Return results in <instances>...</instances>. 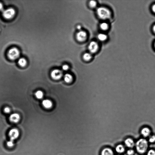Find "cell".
Wrapping results in <instances>:
<instances>
[{
  "label": "cell",
  "mask_w": 155,
  "mask_h": 155,
  "mask_svg": "<svg viewBox=\"0 0 155 155\" xmlns=\"http://www.w3.org/2000/svg\"><path fill=\"white\" fill-rule=\"evenodd\" d=\"M152 9L154 12L155 13V4L153 5L152 7Z\"/></svg>",
  "instance_id": "obj_29"
},
{
  "label": "cell",
  "mask_w": 155,
  "mask_h": 155,
  "mask_svg": "<svg viewBox=\"0 0 155 155\" xmlns=\"http://www.w3.org/2000/svg\"><path fill=\"white\" fill-rule=\"evenodd\" d=\"M18 63L22 67H23L26 66L27 64V61L26 59L24 58H19Z\"/></svg>",
  "instance_id": "obj_17"
},
{
  "label": "cell",
  "mask_w": 155,
  "mask_h": 155,
  "mask_svg": "<svg viewBox=\"0 0 155 155\" xmlns=\"http://www.w3.org/2000/svg\"><path fill=\"white\" fill-rule=\"evenodd\" d=\"M4 112L6 113V114H9L10 111H11V109H10L9 108V107H5V108H4Z\"/></svg>",
  "instance_id": "obj_26"
},
{
  "label": "cell",
  "mask_w": 155,
  "mask_h": 155,
  "mask_svg": "<svg viewBox=\"0 0 155 155\" xmlns=\"http://www.w3.org/2000/svg\"><path fill=\"white\" fill-rule=\"evenodd\" d=\"M92 58V55L90 53H86L83 56V58L86 61H90Z\"/></svg>",
  "instance_id": "obj_20"
},
{
  "label": "cell",
  "mask_w": 155,
  "mask_h": 155,
  "mask_svg": "<svg viewBox=\"0 0 155 155\" xmlns=\"http://www.w3.org/2000/svg\"><path fill=\"white\" fill-rule=\"evenodd\" d=\"M154 45V47H155V43Z\"/></svg>",
  "instance_id": "obj_32"
},
{
  "label": "cell",
  "mask_w": 155,
  "mask_h": 155,
  "mask_svg": "<svg viewBox=\"0 0 155 155\" xmlns=\"http://www.w3.org/2000/svg\"><path fill=\"white\" fill-rule=\"evenodd\" d=\"M153 29L154 32L155 33V25L153 26Z\"/></svg>",
  "instance_id": "obj_31"
},
{
  "label": "cell",
  "mask_w": 155,
  "mask_h": 155,
  "mask_svg": "<svg viewBox=\"0 0 155 155\" xmlns=\"http://www.w3.org/2000/svg\"><path fill=\"white\" fill-rule=\"evenodd\" d=\"M42 105L45 109H49L52 108L53 103L51 100L48 99H45L43 101Z\"/></svg>",
  "instance_id": "obj_11"
},
{
  "label": "cell",
  "mask_w": 155,
  "mask_h": 155,
  "mask_svg": "<svg viewBox=\"0 0 155 155\" xmlns=\"http://www.w3.org/2000/svg\"><path fill=\"white\" fill-rule=\"evenodd\" d=\"M116 152L118 153L122 154L125 151L124 147L122 145L120 144L117 145L115 148Z\"/></svg>",
  "instance_id": "obj_14"
},
{
  "label": "cell",
  "mask_w": 155,
  "mask_h": 155,
  "mask_svg": "<svg viewBox=\"0 0 155 155\" xmlns=\"http://www.w3.org/2000/svg\"><path fill=\"white\" fill-rule=\"evenodd\" d=\"M3 4L0 3V11H2L4 10L3 9Z\"/></svg>",
  "instance_id": "obj_28"
},
{
  "label": "cell",
  "mask_w": 155,
  "mask_h": 155,
  "mask_svg": "<svg viewBox=\"0 0 155 155\" xmlns=\"http://www.w3.org/2000/svg\"><path fill=\"white\" fill-rule=\"evenodd\" d=\"M20 119V115L17 113H14L10 115L9 117V120L12 122L17 123L18 122Z\"/></svg>",
  "instance_id": "obj_9"
},
{
  "label": "cell",
  "mask_w": 155,
  "mask_h": 155,
  "mask_svg": "<svg viewBox=\"0 0 155 155\" xmlns=\"http://www.w3.org/2000/svg\"><path fill=\"white\" fill-rule=\"evenodd\" d=\"M77 29L79 30L80 31L82 29V27L80 25H78L77 27Z\"/></svg>",
  "instance_id": "obj_30"
},
{
  "label": "cell",
  "mask_w": 155,
  "mask_h": 155,
  "mask_svg": "<svg viewBox=\"0 0 155 155\" xmlns=\"http://www.w3.org/2000/svg\"><path fill=\"white\" fill-rule=\"evenodd\" d=\"M120 155V154H118V155Z\"/></svg>",
  "instance_id": "obj_33"
},
{
  "label": "cell",
  "mask_w": 155,
  "mask_h": 155,
  "mask_svg": "<svg viewBox=\"0 0 155 155\" xmlns=\"http://www.w3.org/2000/svg\"><path fill=\"white\" fill-rule=\"evenodd\" d=\"M147 155H155V150L151 149L149 150L147 152Z\"/></svg>",
  "instance_id": "obj_24"
},
{
  "label": "cell",
  "mask_w": 155,
  "mask_h": 155,
  "mask_svg": "<svg viewBox=\"0 0 155 155\" xmlns=\"http://www.w3.org/2000/svg\"><path fill=\"white\" fill-rule=\"evenodd\" d=\"M136 150L140 154H143L147 151L148 147V141L145 139H140L135 144Z\"/></svg>",
  "instance_id": "obj_1"
},
{
  "label": "cell",
  "mask_w": 155,
  "mask_h": 155,
  "mask_svg": "<svg viewBox=\"0 0 155 155\" xmlns=\"http://www.w3.org/2000/svg\"><path fill=\"white\" fill-rule=\"evenodd\" d=\"M20 135L18 129L16 128L11 129L9 131V135L10 140L14 141L19 137Z\"/></svg>",
  "instance_id": "obj_5"
},
{
  "label": "cell",
  "mask_w": 155,
  "mask_h": 155,
  "mask_svg": "<svg viewBox=\"0 0 155 155\" xmlns=\"http://www.w3.org/2000/svg\"><path fill=\"white\" fill-rule=\"evenodd\" d=\"M87 34L84 31H80L78 32L76 35V38L78 41L82 42L86 39Z\"/></svg>",
  "instance_id": "obj_8"
},
{
  "label": "cell",
  "mask_w": 155,
  "mask_h": 155,
  "mask_svg": "<svg viewBox=\"0 0 155 155\" xmlns=\"http://www.w3.org/2000/svg\"><path fill=\"white\" fill-rule=\"evenodd\" d=\"M2 15L5 19H10L12 18L15 16L16 12L15 10L13 8H9L2 11Z\"/></svg>",
  "instance_id": "obj_4"
},
{
  "label": "cell",
  "mask_w": 155,
  "mask_h": 155,
  "mask_svg": "<svg viewBox=\"0 0 155 155\" xmlns=\"http://www.w3.org/2000/svg\"><path fill=\"white\" fill-rule=\"evenodd\" d=\"M101 155H114V154L111 149L106 148L103 149L101 151Z\"/></svg>",
  "instance_id": "obj_13"
},
{
  "label": "cell",
  "mask_w": 155,
  "mask_h": 155,
  "mask_svg": "<svg viewBox=\"0 0 155 155\" xmlns=\"http://www.w3.org/2000/svg\"><path fill=\"white\" fill-rule=\"evenodd\" d=\"M7 146L9 148L13 147L14 145V141L10 140L7 142Z\"/></svg>",
  "instance_id": "obj_23"
},
{
  "label": "cell",
  "mask_w": 155,
  "mask_h": 155,
  "mask_svg": "<svg viewBox=\"0 0 155 155\" xmlns=\"http://www.w3.org/2000/svg\"><path fill=\"white\" fill-rule=\"evenodd\" d=\"M124 143L126 147L130 148H132L135 145L134 140L130 138H128L125 140Z\"/></svg>",
  "instance_id": "obj_12"
},
{
  "label": "cell",
  "mask_w": 155,
  "mask_h": 155,
  "mask_svg": "<svg viewBox=\"0 0 155 155\" xmlns=\"http://www.w3.org/2000/svg\"><path fill=\"white\" fill-rule=\"evenodd\" d=\"M148 142L152 144L155 143V135H151L149 137Z\"/></svg>",
  "instance_id": "obj_21"
},
{
  "label": "cell",
  "mask_w": 155,
  "mask_h": 155,
  "mask_svg": "<svg viewBox=\"0 0 155 155\" xmlns=\"http://www.w3.org/2000/svg\"><path fill=\"white\" fill-rule=\"evenodd\" d=\"M63 76V73L62 71L58 69H55L52 71L51 76L52 78L55 80L60 79Z\"/></svg>",
  "instance_id": "obj_6"
},
{
  "label": "cell",
  "mask_w": 155,
  "mask_h": 155,
  "mask_svg": "<svg viewBox=\"0 0 155 155\" xmlns=\"http://www.w3.org/2000/svg\"><path fill=\"white\" fill-rule=\"evenodd\" d=\"M89 5L92 8L96 7L97 6V2L94 1H91L89 3Z\"/></svg>",
  "instance_id": "obj_22"
},
{
  "label": "cell",
  "mask_w": 155,
  "mask_h": 155,
  "mask_svg": "<svg viewBox=\"0 0 155 155\" xmlns=\"http://www.w3.org/2000/svg\"><path fill=\"white\" fill-rule=\"evenodd\" d=\"M69 66L67 65H64L62 67V69L64 71H67L69 69Z\"/></svg>",
  "instance_id": "obj_27"
},
{
  "label": "cell",
  "mask_w": 155,
  "mask_h": 155,
  "mask_svg": "<svg viewBox=\"0 0 155 155\" xmlns=\"http://www.w3.org/2000/svg\"><path fill=\"white\" fill-rule=\"evenodd\" d=\"M100 29L103 31H106L109 29V26L108 23L106 22H103L100 24Z\"/></svg>",
  "instance_id": "obj_19"
},
{
  "label": "cell",
  "mask_w": 155,
  "mask_h": 155,
  "mask_svg": "<svg viewBox=\"0 0 155 155\" xmlns=\"http://www.w3.org/2000/svg\"><path fill=\"white\" fill-rule=\"evenodd\" d=\"M35 96L38 99H42L44 97V93L41 90H38L36 92L35 94Z\"/></svg>",
  "instance_id": "obj_18"
},
{
  "label": "cell",
  "mask_w": 155,
  "mask_h": 155,
  "mask_svg": "<svg viewBox=\"0 0 155 155\" xmlns=\"http://www.w3.org/2000/svg\"><path fill=\"white\" fill-rule=\"evenodd\" d=\"M135 153L133 149H129L127 152L128 155H133Z\"/></svg>",
  "instance_id": "obj_25"
},
{
  "label": "cell",
  "mask_w": 155,
  "mask_h": 155,
  "mask_svg": "<svg viewBox=\"0 0 155 155\" xmlns=\"http://www.w3.org/2000/svg\"><path fill=\"white\" fill-rule=\"evenodd\" d=\"M99 46L96 41H93L89 44L88 46V49L91 53H96L98 50Z\"/></svg>",
  "instance_id": "obj_7"
},
{
  "label": "cell",
  "mask_w": 155,
  "mask_h": 155,
  "mask_svg": "<svg viewBox=\"0 0 155 155\" xmlns=\"http://www.w3.org/2000/svg\"><path fill=\"white\" fill-rule=\"evenodd\" d=\"M20 55V51L15 47L10 49L7 54L8 58L11 60H15L18 58Z\"/></svg>",
  "instance_id": "obj_3"
},
{
  "label": "cell",
  "mask_w": 155,
  "mask_h": 155,
  "mask_svg": "<svg viewBox=\"0 0 155 155\" xmlns=\"http://www.w3.org/2000/svg\"><path fill=\"white\" fill-rule=\"evenodd\" d=\"M141 135L145 138L150 137L151 135V130L148 127L143 128L141 130Z\"/></svg>",
  "instance_id": "obj_10"
},
{
  "label": "cell",
  "mask_w": 155,
  "mask_h": 155,
  "mask_svg": "<svg viewBox=\"0 0 155 155\" xmlns=\"http://www.w3.org/2000/svg\"><path fill=\"white\" fill-rule=\"evenodd\" d=\"M97 13L100 19L106 20L110 18L111 13L110 10L104 7H100L97 10Z\"/></svg>",
  "instance_id": "obj_2"
},
{
  "label": "cell",
  "mask_w": 155,
  "mask_h": 155,
  "mask_svg": "<svg viewBox=\"0 0 155 155\" xmlns=\"http://www.w3.org/2000/svg\"><path fill=\"white\" fill-rule=\"evenodd\" d=\"M97 38L100 41H104L107 40L108 37L105 34L100 33L98 35Z\"/></svg>",
  "instance_id": "obj_16"
},
{
  "label": "cell",
  "mask_w": 155,
  "mask_h": 155,
  "mask_svg": "<svg viewBox=\"0 0 155 155\" xmlns=\"http://www.w3.org/2000/svg\"><path fill=\"white\" fill-rule=\"evenodd\" d=\"M64 79L65 82L69 83L72 81L73 77L71 75L69 74H67L65 75Z\"/></svg>",
  "instance_id": "obj_15"
}]
</instances>
